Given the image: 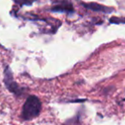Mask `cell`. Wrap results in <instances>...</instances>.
<instances>
[{"label":"cell","instance_id":"6da1fadb","mask_svg":"<svg viewBox=\"0 0 125 125\" xmlns=\"http://www.w3.org/2000/svg\"><path fill=\"white\" fill-rule=\"evenodd\" d=\"M41 111V102L37 96L29 95L27 98L21 110V117L25 121H30L39 116Z\"/></svg>","mask_w":125,"mask_h":125},{"label":"cell","instance_id":"7a4b0ae2","mask_svg":"<svg viewBox=\"0 0 125 125\" xmlns=\"http://www.w3.org/2000/svg\"><path fill=\"white\" fill-rule=\"evenodd\" d=\"M4 82L5 84V87L11 94H15L16 97H21L24 95V94L26 93L27 89L25 87H22L21 86H19V84L17 82H15L14 77H13V74L11 72V70L9 66H6L4 68Z\"/></svg>","mask_w":125,"mask_h":125},{"label":"cell","instance_id":"3957f363","mask_svg":"<svg viewBox=\"0 0 125 125\" xmlns=\"http://www.w3.org/2000/svg\"><path fill=\"white\" fill-rule=\"evenodd\" d=\"M82 4L86 9H88L93 11H96V12H103V13H106V14H109V13H111L114 10L113 8L106 7V6L101 5V4H96V3H89V4L82 3Z\"/></svg>","mask_w":125,"mask_h":125},{"label":"cell","instance_id":"277c9868","mask_svg":"<svg viewBox=\"0 0 125 125\" xmlns=\"http://www.w3.org/2000/svg\"><path fill=\"white\" fill-rule=\"evenodd\" d=\"M51 10L53 12H61V13H68L72 14L75 12L72 4L69 2H62L61 4L55 5L51 9Z\"/></svg>","mask_w":125,"mask_h":125},{"label":"cell","instance_id":"5b68a950","mask_svg":"<svg viewBox=\"0 0 125 125\" xmlns=\"http://www.w3.org/2000/svg\"><path fill=\"white\" fill-rule=\"evenodd\" d=\"M62 125H81L80 123V117H79V114H77L75 116L70 118V119L67 120Z\"/></svg>","mask_w":125,"mask_h":125},{"label":"cell","instance_id":"8992f818","mask_svg":"<svg viewBox=\"0 0 125 125\" xmlns=\"http://www.w3.org/2000/svg\"><path fill=\"white\" fill-rule=\"evenodd\" d=\"M16 4L20 6H24V5H31L35 2L36 0H13Z\"/></svg>","mask_w":125,"mask_h":125},{"label":"cell","instance_id":"52a82bcc","mask_svg":"<svg viewBox=\"0 0 125 125\" xmlns=\"http://www.w3.org/2000/svg\"><path fill=\"white\" fill-rule=\"evenodd\" d=\"M110 22L114 24H119V23H125V18L123 17H111L110 19Z\"/></svg>","mask_w":125,"mask_h":125}]
</instances>
